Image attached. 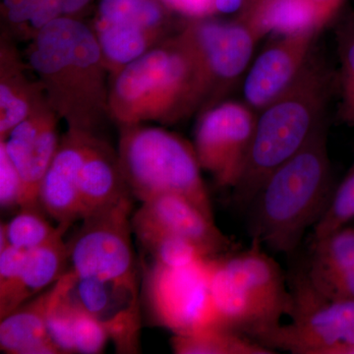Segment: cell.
Wrapping results in <instances>:
<instances>
[{"mask_svg":"<svg viewBox=\"0 0 354 354\" xmlns=\"http://www.w3.org/2000/svg\"><path fill=\"white\" fill-rule=\"evenodd\" d=\"M256 113L245 102H218L198 120L194 148L202 171L221 187L232 188L243 171L252 140Z\"/></svg>","mask_w":354,"mask_h":354,"instance_id":"obj_11","label":"cell"},{"mask_svg":"<svg viewBox=\"0 0 354 354\" xmlns=\"http://www.w3.org/2000/svg\"><path fill=\"white\" fill-rule=\"evenodd\" d=\"M118 158L132 196L145 202L162 194L180 195L214 220L194 145L165 128L120 127Z\"/></svg>","mask_w":354,"mask_h":354,"instance_id":"obj_6","label":"cell"},{"mask_svg":"<svg viewBox=\"0 0 354 354\" xmlns=\"http://www.w3.org/2000/svg\"><path fill=\"white\" fill-rule=\"evenodd\" d=\"M132 230L155 263L165 267H185L209 258L194 242L131 218Z\"/></svg>","mask_w":354,"mask_h":354,"instance_id":"obj_25","label":"cell"},{"mask_svg":"<svg viewBox=\"0 0 354 354\" xmlns=\"http://www.w3.org/2000/svg\"><path fill=\"white\" fill-rule=\"evenodd\" d=\"M53 286L1 318L0 349L10 354H62L51 341L46 314Z\"/></svg>","mask_w":354,"mask_h":354,"instance_id":"obj_20","label":"cell"},{"mask_svg":"<svg viewBox=\"0 0 354 354\" xmlns=\"http://www.w3.org/2000/svg\"><path fill=\"white\" fill-rule=\"evenodd\" d=\"M109 80V115L120 127L169 124L197 109L189 59L174 36Z\"/></svg>","mask_w":354,"mask_h":354,"instance_id":"obj_5","label":"cell"},{"mask_svg":"<svg viewBox=\"0 0 354 354\" xmlns=\"http://www.w3.org/2000/svg\"><path fill=\"white\" fill-rule=\"evenodd\" d=\"M23 181L18 169L0 143V206L2 209L21 208Z\"/></svg>","mask_w":354,"mask_h":354,"instance_id":"obj_32","label":"cell"},{"mask_svg":"<svg viewBox=\"0 0 354 354\" xmlns=\"http://www.w3.org/2000/svg\"><path fill=\"white\" fill-rule=\"evenodd\" d=\"M290 322L255 337L272 351L293 354H348L354 348V300L317 290L305 271L291 279Z\"/></svg>","mask_w":354,"mask_h":354,"instance_id":"obj_8","label":"cell"},{"mask_svg":"<svg viewBox=\"0 0 354 354\" xmlns=\"http://www.w3.org/2000/svg\"><path fill=\"white\" fill-rule=\"evenodd\" d=\"M318 31L279 35L256 58L243 83L244 102L256 113L285 93L312 57Z\"/></svg>","mask_w":354,"mask_h":354,"instance_id":"obj_12","label":"cell"},{"mask_svg":"<svg viewBox=\"0 0 354 354\" xmlns=\"http://www.w3.org/2000/svg\"><path fill=\"white\" fill-rule=\"evenodd\" d=\"M95 133L70 129L60 136L57 152L41 183L39 204L44 213L70 227L82 220L80 176L91 137Z\"/></svg>","mask_w":354,"mask_h":354,"instance_id":"obj_15","label":"cell"},{"mask_svg":"<svg viewBox=\"0 0 354 354\" xmlns=\"http://www.w3.org/2000/svg\"><path fill=\"white\" fill-rule=\"evenodd\" d=\"M62 237L64 235H59L48 243L28 251L9 313L30 298L48 290L64 276L69 261V247Z\"/></svg>","mask_w":354,"mask_h":354,"instance_id":"obj_21","label":"cell"},{"mask_svg":"<svg viewBox=\"0 0 354 354\" xmlns=\"http://www.w3.org/2000/svg\"><path fill=\"white\" fill-rule=\"evenodd\" d=\"M19 50L17 41L6 32L0 34V141L18 123L46 101L43 85Z\"/></svg>","mask_w":354,"mask_h":354,"instance_id":"obj_17","label":"cell"},{"mask_svg":"<svg viewBox=\"0 0 354 354\" xmlns=\"http://www.w3.org/2000/svg\"><path fill=\"white\" fill-rule=\"evenodd\" d=\"M41 208H22L8 223H1L9 245L31 250L64 235L68 227H53Z\"/></svg>","mask_w":354,"mask_h":354,"instance_id":"obj_27","label":"cell"},{"mask_svg":"<svg viewBox=\"0 0 354 354\" xmlns=\"http://www.w3.org/2000/svg\"><path fill=\"white\" fill-rule=\"evenodd\" d=\"M252 28L259 38L265 35H286L316 30L315 8L310 0H267L246 4L239 18Z\"/></svg>","mask_w":354,"mask_h":354,"instance_id":"obj_22","label":"cell"},{"mask_svg":"<svg viewBox=\"0 0 354 354\" xmlns=\"http://www.w3.org/2000/svg\"><path fill=\"white\" fill-rule=\"evenodd\" d=\"M171 346L177 354H272L267 348L239 330L215 326L188 335H174Z\"/></svg>","mask_w":354,"mask_h":354,"instance_id":"obj_24","label":"cell"},{"mask_svg":"<svg viewBox=\"0 0 354 354\" xmlns=\"http://www.w3.org/2000/svg\"><path fill=\"white\" fill-rule=\"evenodd\" d=\"M71 295L80 308L106 327L120 353H137L138 286L75 277Z\"/></svg>","mask_w":354,"mask_h":354,"instance_id":"obj_14","label":"cell"},{"mask_svg":"<svg viewBox=\"0 0 354 354\" xmlns=\"http://www.w3.org/2000/svg\"><path fill=\"white\" fill-rule=\"evenodd\" d=\"M304 271L317 290L335 299L354 300V227L313 239Z\"/></svg>","mask_w":354,"mask_h":354,"instance_id":"obj_18","label":"cell"},{"mask_svg":"<svg viewBox=\"0 0 354 354\" xmlns=\"http://www.w3.org/2000/svg\"><path fill=\"white\" fill-rule=\"evenodd\" d=\"M335 34L339 59V118L354 127V14H348L339 22Z\"/></svg>","mask_w":354,"mask_h":354,"instance_id":"obj_28","label":"cell"},{"mask_svg":"<svg viewBox=\"0 0 354 354\" xmlns=\"http://www.w3.org/2000/svg\"><path fill=\"white\" fill-rule=\"evenodd\" d=\"M27 252L24 249L12 245L0 250V318H3L10 311Z\"/></svg>","mask_w":354,"mask_h":354,"instance_id":"obj_30","label":"cell"},{"mask_svg":"<svg viewBox=\"0 0 354 354\" xmlns=\"http://www.w3.org/2000/svg\"><path fill=\"white\" fill-rule=\"evenodd\" d=\"M132 197L83 218L68 244L71 271L79 279H97L138 286L131 241Z\"/></svg>","mask_w":354,"mask_h":354,"instance_id":"obj_9","label":"cell"},{"mask_svg":"<svg viewBox=\"0 0 354 354\" xmlns=\"http://www.w3.org/2000/svg\"><path fill=\"white\" fill-rule=\"evenodd\" d=\"M169 8L165 0H100L94 22L137 28L167 38Z\"/></svg>","mask_w":354,"mask_h":354,"instance_id":"obj_23","label":"cell"},{"mask_svg":"<svg viewBox=\"0 0 354 354\" xmlns=\"http://www.w3.org/2000/svg\"><path fill=\"white\" fill-rule=\"evenodd\" d=\"M209 288L223 327L256 337L290 316L292 297L279 263L259 241L209 259Z\"/></svg>","mask_w":354,"mask_h":354,"instance_id":"obj_4","label":"cell"},{"mask_svg":"<svg viewBox=\"0 0 354 354\" xmlns=\"http://www.w3.org/2000/svg\"><path fill=\"white\" fill-rule=\"evenodd\" d=\"M333 75L320 60L308 64L285 93L256 113L234 201L251 205L268 176L309 143L324 127Z\"/></svg>","mask_w":354,"mask_h":354,"instance_id":"obj_3","label":"cell"},{"mask_svg":"<svg viewBox=\"0 0 354 354\" xmlns=\"http://www.w3.org/2000/svg\"><path fill=\"white\" fill-rule=\"evenodd\" d=\"M348 354H354V348H351V351H348Z\"/></svg>","mask_w":354,"mask_h":354,"instance_id":"obj_36","label":"cell"},{"mask_svg":"<svg viewBox=\"0 0 354 354\" xmlns=\"http://www.w3.org/2000/svg\"><path fill=\"white\" fill-rule=\"evenodd\" d=\"M109 339L111 337L106 327L76 304L74 322V344L76 353H102Z\"/></svg>","mask_w":354,"mask_h":354,"instance_id":"obj_31","label":"cell"},{"mask_svg":"<svg viewBox=\"0 0 354 354\" xmlns=\"http://www.w3.org/2000/svg\"><path fill=\"white\" fill-rule=\"evenodd\" d=\"M245 0H215L214 11L218 13L230 14L243 9Z\"/></svg>","mask_w":354,"mask_h":354,"instance_id":"obj_34","label":"cell"},{"mask_svg":"<svg viewBox=\"0 0 354 354\" xmlns=\"http://www.w3.org/2000/svg\"><path fill=\"white\" fill-rule=\"evenodd\" d=\"M73 272L67 271L57 283L53 286V292L48 314L46 326L51 341L59 349L60 353H76L74 344V322L76 304L71 295Z\"/></svg>","mask_w":354,"mask_h":354,"instance_id":"obj_26","label":"cell"},{"mask_svg":"<svg viewBox=\"0 0 354 354\" xmlns=\"http://www.w3.org/2000/svg\"><path fill=\"white\" fill-rule=\"evenodd\" d=\"M209 259L179 268L153 262L147 272L145 297L157 325L178 335L221 326L209 288Z\"/></svg>","mask_w":354,"mask_h":354,"instance_id":"obj_10","label":"cell"},{"mask_svg":"<svg viewBox=\"0 0 354 354\" xmlns=\"http://www.w3.org/2000/svg\"><path fill=\"white\" fill-rule=\"evenodd\" d=\"M334 192L324 125L261 186L251 203V237L272 252L290 255L322 218Z\"/></svg>","mask_w":354,"mask_h":354,"instance_id":"obj_2","label":"cell"},{"mask_svg":"<svg viewBox=\"0 0 354 354\" xmlns=\"http://www.w3.org/2000/svg\"><path fill=\"white\" fill-rule=\"evenodd\" d=\"M127 197L133 196L123 176L118 153L97 134L93 135L80 176L82 220Z\"/></svg>","mask_w":354,"mask_h":354,"instance_id":"obj_19","label":"cell"},{"mask_svg":"<svg viewBox=\"0 0 354 354\" xmlns=\"http://www.w3.org/2000/svg\"><path fill=\"white\" fill-rule=\"evenodd\" d=\"M131 218L194 242L209 257L228 253L234 247L215 220L180 195H158L142 202Z\"/></svg>","mask_w":354,"mask_h":354,"instance_id":"obj_16","label":"cell"},{"mask_svg":"<svg viewBox=\"0 0 354 354\" xmlns=\"http://www.w3.org/2000/svg\"><path fill=\"white\" fill-rule=\"evenodd\" d=\"M262 1H267V0H245V4H244V6H246V4L258 3V2Z\"/></svg>","mask_w":354,"mask_h":354,"instance_id":"obj_35","label":"cell"},{"mask_svg":"<svg viewBox=\"0 0 354 354\" xmlns=\"http://www.w3.org/2000/svg\"><path fill=\"white\" fill-rule=\"evenodd\" d=\"M354 220V162L335 189L329 207L314 227V239H320Z\"/></svg>","mask_w":354,"mask_h":354,"instance_id":"obj_29","label":"cell"},{"mask_svg":"<svg viewBox=\"0 0 354 354\" xmlns=\"http://www.w3.org/2000/svg\"><path fill=\"white\" fill-rule=\"evenodd\" d=\"M315 8L317 26L323 29L328 23L334 19L346 0H310Z\"/></svg>","mask_w":354,"mask_h":354,"instance_id":"obj_33","label":"cell"},{"mask_svg":"<svg viewBox=\"0 0 354 354\" xmlns=\"http://www.w3.org/2000/svg\"><path fill=\"white\" fill-rule=\"evenodd\" d=\"M62 120L48 102H43L11 130L3 144L23 181L21 208H41L39 189L57 152Z\"/></svg>","mask_w":354,"mask_h":354,"instance_id":"obj_13","label":"cell"},{"mask_svg":"<svg viewBox=\"0 0 354 354\" xmlns=\"http://www.w3.org/2000/svg\"><path fill=\"white\" fill-rule=\"evenodd\" d=\"M174 39L189 59L197 109L218 104V97L245 73L258 35L244 21L225 22L192 17Z\"/></svg>","mask_w":354,"mask_h":354,"instance_id":"obj_7","label":"cell"},{"mask_svg":"<svg viewBox=\"0 0 354 354\" xmlns=\"http://www.w3.org/2000/svg\"><path fill=\"white\" fill-rule=\"evenodd\" d=\"M28 44V64L51 109L67 128L95 133L109 116V73L92 26L57 18Z\"/></svg>","mask_w":354,"mask_h":354,"instance_id":"obj_1","label":"cell"}]
</instances>
